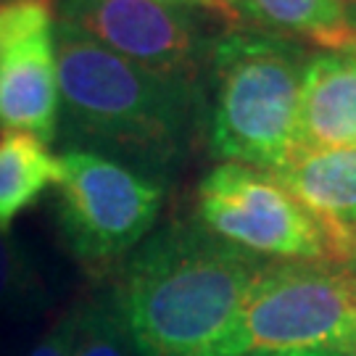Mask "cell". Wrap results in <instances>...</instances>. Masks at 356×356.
Listing matches in <instances>:
<instances>
[{"instance_id": "obj_1", "label": "cell", "mask_w": 356, "mask_h": 356, "mask_svg": "<svg viewBox=\"0 0 356 356\" xmlns=\"http://www.w3.org/2000/svg\"><path fill=\"white\" fill-rule=\"evenodd\" d=\"M261 267L201 225L148 235L116 288L138 356H214Z\"/></svg>"}, {"instance_id": "obj_2", "label": "cell", "mask_w": 356, "mask_h": 356, "mask_svg": "<svg viewBox=\"0 0 356 356\" xmlns=\"http://www.w3.org/2000/svg\"><path fill=\"white\" fill-rule=\"evenodd\" d=\"M56 72L72 135L159 169L179 156L198 101L193 79L122 58L61 19L56 22Z\"/></svg>"}, {"instance_id": "obj_3", "label": "cell", "mask_w": 356, "mask_h": 356, "mask_svg": "<svg viewBox=\"0 0 356 356\" xmlns=\"http://www.w3.org/2000/svg\"><path fill=\"white\" fill-rule=\"evenodd\" d=\"M209 148L222 164L277 172L296 151L306 53L291 40L232 26L209 53Z\"/></svg>"}, {"instance_id": "obj_4", "label": "cell", "mask_w": 356, "mask_h": 356, "mask_svg": "<svg viewBox=\"0 0 356 356\" xmlns=\"http://www.w3.org/2000/svg\"><path fill=\"white\" fill-rule=\"evenodd\" d=\"M356 354V269L338 261L264 264L214 356Z\"/></svg>"}, {"instance_id": "obj_5", "label": "cell", "mask_w": 356, "mask_h": 356, "mask_svg": "<svg viewBox=\"0 0 356 356\" xmlns=\"http://www.w3.org/2000/svg\"><path fill=\"white\" fill-rule=\"evenodd\" d=\"M58 161L61 235L82 267L106 275L151 235L164 188L98 151L72 148Z\"/></svg>"}, {"instance_id": "obj_6", "label": "cell", "mask_w": 356, "mask_h": 356, "mask_svg": "<svg viewBox=\"0 0 356 356\" xmlns=\"http://www.w3.org/2000/svg\"><path fill=\"white\" fill-rule=\"evenodd\" d=\"M198 225L219 241L280 261H330L327 238L272 172L216 164L198 185Z\"/></svg>"}, {"instance_id": "obj_7", "label": "cell", "mask_w": 356, "mask_h": 356, "mask_svg": "<svg viewBox=\"0 0 356 356\" xmlns=\"http://www.w3.org/2000/svg\"><path fill=\"white\" fill-rule=\"evenodd\" d=\"M61 22L122 58L193 82L214 45L193 8L166 0H61Z\"/></svg>"}, {"instance_id": "obj_8", "label": "cell", "mask_w": 356, "mask_h": 356, "mask_svg": "<svg viewBox=\"0 0 356 356\" xmlns=\"http://www.w3.org/2000/svg\"><path fill=\"white\" fill-rule=\"evenodd\" d=\"M312 211L327 238L330 261H356V148L296 153L272 172Z\"/></svg>"}, {"instance_id": "obj_9", "label": "cell", "mask_w": 356, "mask_h": 356, "mask_svg": "<svg viewBox=\"0 0 356 356\" xmlns=\"http://www.w3.org/2000/svg\"><path fill=\"white\" fill-rule=\"evenodd\" d=\"M61 119L56 29L0 53V132H26L53 143Z\"/></svg>"}, {"instance_id": "obj_10", "label": "cell", "mask_w": 356, "mask_h": 356, "mask_svg": "<svg viewBox=\"0 0 356 356\" xmlns=\"http://www.w3.org/2000/svg\"><path fill=\"white\" fill-rule=\"evenodd\" d=\"M356 148V58L317 51L306 58L298 98L296 153Z\"/></svg>"}, {"instance_id": "obj_11", "label": "cell", "mask_w": 356, "mask_h": 356, "mask_svg": "<svg viewBox=\"0 0 356 356\" xmlns=\"http://www.w3.org/2000/svg\"><path fill=\"white\" fill-rule=\"evenodd\" d=\"M232 24L282 40L301 38L322 51H343L354 22L343 0H225Z\"/></svg>"}, {"instance_id": "obj_12", "label": "cell", "mask_w": 356, "mask_h": 356, "mask_svg": "<svg viewBox=\"0 0 356 356\" xmlns=\"http://www.w3.org/2000/svg\"><path fill=\"white\" fill-rule=\"evenodd\" d=\"M61 179V161L48 143L26 132H0V232H8L51 185Z\"/></svg>"}, {"instance_id": "obj_13", "label": "cell", "mask_w": 356, "mask_h": 356, "mask_svg": "<svg viewBox=\"0 0 356 356\" xmlns=\"http://www.w3.org/2000/svg\"><path fill=\"white\" fill-rule=\"evenodd\" d=\"M74 356H138L116 291L101 293L79 306Z\"/></svg>"}, {"instance_id": "obj_14", "label": "cell", "mask_w": 356, "mask_h": 356, "mask_svg": "<svg viewBox=\"0 0 356 356\" xmlns=\"http://www.w3.org/2000/svg\"><path fill=\"white\" fill-rule=\"evenodd\" d=\"M45 301L38 269L24 245L13 241L11 232H0V309L24 312Z\"/></svg>"}, {"instance_id": "obj_15", "label": "cell", "mask_w": 356, "mask_h": 356, "mask_svg": "<svg viewBox=\"0 0 356 356\" xmlns=\"http://www.w3.org/2000/svg\"><path fill=\"white\" fill-rule=\"evenodd\" d=\"M56 29L53 0H3L0 3V53L38 32Z\"/></svg>"}, {"instance_id": "obj_16", "label": "cell", "mask_w": 356, "mask_h": 356, "mask_svg": "<svg viewBox=\"0 0 356 356\" xmlns=\"http://www.w3.org/2000/svg\"><path fill=\"white\" fill-rule=\"evenodd\" d=\"M76 332H79V306L58 319L29 356H74Z\"/></svg>"}, {"instance_id": "obj_17", "label": "cell", "mask_w": 356, "mask_h": 356, "mask_svg": "<svg viewBox=\"0 0 356 356\" xmlns=\"http://www.w3.org/2000/svg\"><path fill=\"white\" fill-rule=\"evenodd\" d=\"M166 3H177V6H188V8H204V11H211V13H216V16H225V19L232 22L225 0H166Z\"/></svg>"}, {"instance_id": "obj_18", "label": "cell", "mask_w": 356, "mask_h": 356, "mask_svg": "<svg viewBox=\"0 0 356 356\" xmlns=\"http://www.w3.org/2000/svg\"><path fill=\"white\" fill-rule=\"evenodd\" d=\"M264 356H356L346 351H293V354H264Z\"/></svg>"}, {"instance_id": "obj_19", "label": "cell", "mask_w": 356, "mask_h": 356, "mask_svg": "<svg viewBox=\"0 0 356 356\" xmlns=\"http://www.w3.org/2000/svg\"><path fill=\"white\" fill-rule=\"evenodd\" d=\"M341 53H348V56H354V58H356V26H354V35H351V40L346 42V48Z\"/></svg>"}, {"instance_id": "obj_20", "label": "cell", "mask_w": 356, "mask_h": 356, "mask_svg": "<svg viewBox=\"0 0 356 356\" xmlns=\"http://www.w3.org/2000/svg\"><path fill=\"white\" fill-rule=\"evenodd\" d=\"M346 11H348V16H351V22H354L356 26V0H343Z\"/></svg>"}, {"instance_id": "obj_21", "label": "cell", "mask_w": 356, "mask_h": 356, "mask_svg": "<svg viewBox=\"0 0 356 356\" xmlns=\"http://www.w3.org/2000/svg\"><path fill=\"white\" fill-rule=\"evenodd\" d=\"M351 267H354V269H356V261H354V264H351Z\"/></svg>"}, {"instance_id": "obj_22", "label": "cell", "mask_w": 356, "mask_h": 356, "mask_svg": "<svg viewBox=\"0 0 356 356\" xmlns=\"http://www.w3.org/2000/svg\"><path fill=\"white\" fill-rule=\"evenodd\" d=\"M0 3H3V0H0Z\"/></svg>"}]
</instances>
